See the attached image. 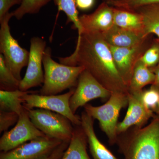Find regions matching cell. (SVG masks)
Wrapping results in <instances>:
<instances>
[{
  "instance_id": "cell-12",
  "label": "cell",
  "mask_w": 159,
  "mask_h": 159,
  "mask_svg": "<svg viewBox=\"0 0 159 159\" xmlns=\"http://www.w3.org/2000/svg\"><path fill=\"white\" fill-rule=\"evenodd\" d=\"M62 141L44 136L26 142L17 148L0 154V159H36L50 153Z\"/></svg>"
},
{
  "instance_id": "cell-14",
  "label": "cell",
  "mask_w": 159,
  "mask_h": 159,
  "mask_svg": "<svg viewBox=\"0 0 159 159\" xmlns=\"http://www.w3.org/2000/svg\"><path fill=\"white\" fill-rule=\"evenodd\" d=\"M79 21L82 28V33H103L114 25L113 7L102 2L93 13L79 16Z\"/></svg>"
},
{
  "instance_id": "cell-34",
  "label": "cell",
  "mask_w": 159,
  "mask_h": 159,
  "mask_svg": "<svg viewBox=\"0 0 159 159\" xmlns=\"http://www.w3.org/2000/svg\"><path fill=\"white\" fill-rule=\"evenodd\" d=\"M154 113L157 114V115H159V105L158 106L157 108L156 111H155Z\"/></svg>"
},
{
  "instance_id": "cell-6",
  "label": "cell",
  "mask_w": 159,
  "mask_h": 159,
  "mask_svg": "<svg viewBox=\"0 0 159 159\" xmlns=\"http://www.w3.org/2000/svg\"><path fill=\"white\" fill-rule=\"evenodd\" d=\"M27 110L31 122L46 136L62 142L70 141L74 127L66 117L43 109Z\"/></svg>"
},
{
  "instance_id": "cell-2",
  "label": "cell",
  "mask_w": 159,
  "mask_h": 159,
  "mask_svg": "<svg viewBox=\"0 0 159 159\" xmlns=\"http://www.w3.org/2000/svg\"><path fill=\"white\" fill-rule=\"evenodd\" d=\"M133 127L118 135L116 144L124 159H159V115L146 126Z\"/></svg>"
},
{
  "instance_id": "cell-32",
  "label": "cell",
  "mask_w": 159,
  "mask_h": 159,
  "mask_svg": "<svg viewBox=\"0 0 159 159\" xmlns=\"http://www.w3.org/2000/svg\"><path fill=\"white\" fill-rule=\"evenodd\" d=\"M150 69L155 74L154 81L152 85L159 89V62L156 66Z\"/></svg>"
},
{
  "instance_id": "cell-18",
  "label": "cell",
  "mask_w": 159,
  "mask_h": 159,
  "mask_svg": "<svg viewBox=\"0 0 159 159\" xmlns=\"http://www.w3.org/2000/svg\"><path fill=\"white\" fill-rule=\"evenodd\" d=\"M113 18L116 26L144 34L143 19L138 11L113 7Z\"/></svg>"
},
{
  "instance_id": "cell-16",
  "label": "cell",
  "mask_w": 159,
  "mask_h": 159,
  "mask_svg": "<svg viewBox=\"0 0 159 159\" xmlns=\"http://www.w3.org/2000/svg\"><path fill=\"white\" fill-rule=\"evenodd\" d=\"M101 34L109 45L118 48L133 47L147 37L142 33L122 29L115 25Z\"/></svg>"
},
{
  "instance_id": "cell-5",
  "label": "cell",
  "mask_w": 159,
  "mask_h": 159,
  "mask_svg": "<svg viewBox=\"0 0 159 159\" xmlns=\"http://www.w3.org/2000/svg\"><path fill=\"white\" fill-rule=\"evenodd\" d=\"M14 16L13 12H8L0 20V52L3 54L5 62L15 77L22 80L21 72L28 65L29 52L20 45L10 32L9 22Z\"/></svg>"
},
{
  "instance_id": "cell-10",
  "label": "cell",
  "mask_w": 159,
  "mask_h": 159,
  "mask_svg": "<svg viewBox=\"0 0 159 159\" xmlns=\"http://www.w3.org/2000/svg\"><path fill=\"white\" fill-rule=\"evenodd\" d=\"M111 93L102 86L89 72L84 70L80 75L77 88L70 100V107L76 114L80 107L93 99H107Z\"/></svg>"
},
{
  "instance_id": "cell-13",
  "label": "cell",
  "mask_w": 159,
  "mask_h": 159,
  "mask_svg": "<svg viewBox=\"0 0 159 159\" xmlns=\"http://www.w3.org/2000/svg\"><path fill=\"white\" fill-rule=\"evenodd\" d=\"M142 91L129 93L128 94V109L124 119L118 123L117 127L118 135L125 132L132 126L139 128L143 127L155 114L144 105L141 97Z\"/></svg>"
},
{
  "instance_id": "cell-24",
  "label": "cell",
  "mask_w": 159,
  "mask_h": 159,
  "mask_svg": "<svg viewBox=\"0 0 159 159\" xmlns=\"http://www.w3.org/2000/svg\"><path fill=\"white\" fill-rule=\"evenodd\" d=\"M51 0H23L21 4L16 10L13 11L16 19L20 20L26 14H37L43 6Z\"/></svg>"
},
{
  "instance_id": "cell-7",
  "label": "cell",
  "mask_w": 159,
  "mask_h": 159,
  "mask_svg": "<svg viewBox=\"0 0 159 159\" xmlns=\"http://www.w3.org/2000/svg\"><path fill=\"white\" fill-rule=\"evenodd\" d=\"M75 89L61 95H42L30 91L21 97L22 104L27 109L40 108L55 112L68 118L74 126L81 125L80 117L73 113L70 100Z\"/></svg>"
},
{
  "instance_id": "cell-31",
  "label": "cell",
  "mask_w": 159,
  "mask_h": 159,
  "mask_svg": "<svg viewBox=\"0 0 159 159\" xmlns=\"http://www.w3.org/2000/svg\"><path fill=\"white\" fill-rule=\"evenodd\" d=\"M95 2V0H76L77 8L84 11L91 9Z\"/></svg>"
},
{
  "instance_id": "cell-8",
  "label": "cell",
  "mask_w": 159,
  "mask_h": 159,
  "mask_svg": "<svg viewBox=\"0 0 159 159\" xmlns=\"http://www.w3.org/2000/svg\"><path fill=\"white\" fill-rule=\"evenodd\" d=\"M152 40V34H150L131 47L118 48L108 45L117 70L128 87L135 66L151 44Z\"/></svg>"
},
{
  "instance_id": "cell-4",
  "label": "cell",
  "mask_w": 159,
  "mask_h": 159,
  "mask_svg": "<svg viewBox=\"0 0 159 159\" xmlns=\"http://www.w3.org/2000/svg\"><path fill=\"white\" fill-rule=\"evenodd\" d=\"M128 95L111 93L107 102L103 105L95 107L87 103L84 106L86 112L99 121L100 128L106 135L111 145L116 144L118 118L121 109L128 105Z\"/></svg>"
},
{
  "instance_id": "cell-17",
  "label": "cell",
  "mask_w": 159,
  "mask_h": 159,
  "mask_svg": "<svg viewBox=\"0 0 159 159\" xmlns=\"http://www.w3.org/2000/svg\"><path fill=\"white\" fill-rule=\"evenodd\" d=\"M88 144L81 125L75 126L68 147L61 159H91L87 151Z\"/></svg>"
},
{
  "instance_id": "cell-27",
  "label": "cell",
  "mask_w": 159,
  "mask_h": 159,
  "mask_svg": "<svg viewBox=\"0 0 159 159\" xmlns=\"http://www.w3.org/2000/svg\"><path fill=\"white\" fill-rule=\"evenodd\" d=\"M159 4V0H118L111 6L116 8L134 10L147 5Z\"/></svg>"
},
{
  "instance_id": "cell-21",
  "label": "cell",
  "mask_w": 159,
  "mask_h": 159,
  "mask_svg": "<svg viewBox=\"0 0 159 159\" xmlns=\"http://www.w3.org/2000/svg\"><path fill=\"white\" fill-rule=\"evenodd\" d=\"M30 91L20 89L12 91L0 90V111L14 112L20 115L25 110L21 97Z\"/></svg>"
},
{
  "instance_id": "cell-33",
  "label": "cell",
  "mask_w": 159,
  "mask_h": 159,
  "mask_svg": "<svg viewBox=\"0 0 159 159\" xmlns=\"http://www.w3.org/2000/svg\"><path fill=\"white\" fill-rule=\"evenodd\" d=\"M117 1H118V0H102V2L107 3V4L111 6L113 3L116 2Z\"/></svg>"
},
{
  "instance_id": "cell-15",
  "label": "cell",
  "mask_w": 159,
  "mask_h": 159,
  "mask_svg": "<svg viewBox=\"0 0 159 159\" xmlns=\"http://www.w3.org/2000/svg\"><path fill=\"white\" fill-rule=\"evenodd\" d=\"M81 126L85 133L93 159H119L99 141L94 129V119L85 111L81 113Z\"/></svg>"
},
{
  "instance_id": "cell-25",
  "label": "cell",
  "mask_w": 159,
  "mask_h": 159,
  "mask_svg": "<svg viewBox=\"0 0 159 159\" xmlns=\"http://www.w3.org/2000/svg\"><path fill=\"white\" fill-rule=\"evenodd\" d=\"M150 68L154 67L159 62V38L153 39L151 44L141 59Z\"/></svg>"
},
{
  "instance_id": "cell-9",
  "label": "cell",
  "mask_w": 159,
  "mask_h": 159,
  "mask_svg": "<svg viewBox=\"0 0 159 159\" xmlns=\"http://www.w3.org/2000/svg\"><path fill=\"white\" fill-rule=\"evenodd\" d=\"M44 136L31 122L28 110L25 108L19 115L15 126L11 130L5 132L0 139V150L6 152L26 142Z\"/></svg>"
},
{
  "instance_id": "cell-3",
  "label": "cell",
  "mask_w": 159,
  "mask_h": 159,
  "mask_svg": "<svg viewBox=\"0 0 159 159\" xmlns=\"http://www.w3.org/2000/svg\"><path fill=\"white\" fill-rule=\"evenodd\" d=\"M44 81L40 94L55 95L77 85L80 75L85 69L81 66H70L54 61L51 49L46 48L43 57Z\"/></svg>"
},
{
  "instance_id": "cell-22",
  "label": "cell",
  "mask_w": 159,
  "mask_h": 159,
  "mask_svg": "<svg viewBox=\"0 0 159 159\" xmlns=\"http://www.w3.org/2000/svg\"><path fill=\"white\" fill-rule=\"evenodd\" d=\"M59 11H63L67 17V23L72 22L73 29L78 30L79 37L82 33V28L79 21V16L77 10L76 0H54Z\"/></svg>"
},
{
  "instance_id": "cell-20",
  "label": "cell",
  "mask_w": 159,
  "mask_h": 159,
  "mask_svg": "<svg viewBox=\"0 0 159 159\" xmlns=\"http://www.w3.org/2000/svg\"><path fill=\"white\" fill-rule=\"evenodd\" d=\"M154 80L155 74L153 72L141 59L139 60L134 68L129 87V93L141 92L145 86L152 84Z\"/></svg>"
},
{
  "instance_id": "cell-11",
  "label": "cell",
  "mask_w": 159,
  "mask_h": 159,
  "mask_svg": "<svg viewBox=\"0 0 159 159\" xmlns=\"http://www.w3.org/2000/svg\"><path fill=\"white\" fill-rule=\"evenodd\" d=\"M46 46V41L38 37L31 39L27 70L25 77L20 82V90L26 92L43 83L42 65Z\"/></svg>"
},
{
  "instance_id": "cell-1",
  "label": "cell",
  "mask_w": 159,
  "mask_h": 159,
  "mask_svg": "<svg viewBox=\"0 0 159 159\" xmlns=\"http://www.w3.org/2000/svg\"><path fill=\"white\" fill-rule=\"evenodd\" d=\"M66 65L81 66L111 93L128 95L129 89L117 70L108 44L99 32H83L70 56L58 57Z\"/></svg>"
},
{
  "instance_id": "cell-26",
  "label": "cell",
  "mask_w": 159,
  "mask_h": 159,
  "mask_svg": "<svg viewBox=\"0 0 159 159\" xmlns=\"http://www.w3.org/2000/svg\"><path fill=\"white\" fill-rule=\"evenodd\" d=\"M141 97L145 107L154 113L159 105V89L152 85L148 89L142 90Z\"/></svg>"
},
{
  "instance_id": "cell-29",
  "label": "cell",
  "mask_w": 159,
  "mask_h": 159,
  "mask_svg": "<svg viewBox=\"0 0 159 159\" xmlns=\"http://www.w3.org/2000/svg\"><path fill=\"white\" fill-rule=\"evenodd\" d=\"M70 142H63L50 153L36 159H61L68 147Z\"/></svg>"
},
{
  "instance_id": "cell-28",
  "label": "cell",
  "mask_w": 159,
  "mask_h": 159,
  "mask_svg": "<svg viewBox=\"0 0 159 159\" xmlns=\"http://www.w3.org/2000/svg\"><path fill=\"white\" fill-rule=\"evenodd\" d=\"M19 115L14 112L0 111V133L8 131L9 127L16 124Z\"/></svg>"
},
{
  "instance_id": "cell-23",
  "label": "cell",
  "mask_w": 159,
  "mask_h": 159,
  "mask_svg": "<svg viewBox=\"0 0 159 159\" xmlns=\"http://www.w3.org/2000/svg\"><path fill=\"white\" fill-rule=\"evenodd\" d=\"M20 81L16 78L6 66L3 54H0V89L12 91L19 89Z\"/></svg>"
},
{
  "instance_id": "cell-19",
  "label": "cell",
  "mask_w": 159,
  "mask_h": 159,
  "mask_svg": "<svg viewBox=\"0 0 159 159\" xmlns=\"http://www.w3.org/2000/svg\"><path fill=\"white\" fill-rule=\"evenodd\" d=\"M134 10L142 15L144 36L154 34L159 38V4L147 5Z\"/></svg>"
},
{
  "instance_id": "cell-30",
  "label": "cell",
  "mask_w": 159,
  "mask_h": 159,
  "mask_svg": "<svg viewBox=\"0 0 159 159\" xmlns=\"http://www.w3.org/2000/svg\"><path fill=\"white\" fill-rule=\"evenodd\" d=\"M23 0H0V20L4 17L12 6L21 5Z\"/></svg>"
}]
</instances>
